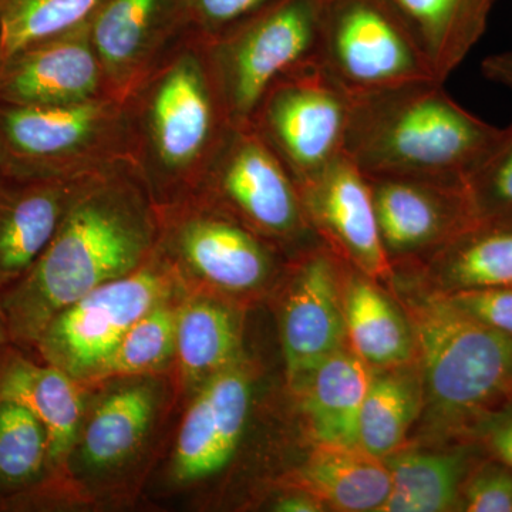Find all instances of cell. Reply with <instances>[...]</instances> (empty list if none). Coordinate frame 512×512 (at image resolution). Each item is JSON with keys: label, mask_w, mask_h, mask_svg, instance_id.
<instances>
[{"label": "cell", "mask_w": 512, "mask_h": 512, "mask_svg": "<svg viewBox=\"0 0 512 512\" xmlns=\"http://www.w3.org/2000/svg\"><path fill=\"white\" fill-rule=\"evenodd\" d=\"M157 239L153 214L133 187L82 185L32 268L0 292L10 343L32 355L53 316L146 265Z\"/></svg>", "instance_id": "6da1fadb"}, {"label": "cell", "mask_w": 512, "mask_h": 512, "mask_svg": "<svg viewBox=\"0 0 512 512\" xmlns=\"http://www.w3.org/2000/svg\"><path fill=\"white\" fill-rule=\"evenodd\" d=\"M434 79L352 94L345 154L366 175L466 178L503 136Z\"/></svg>", "instance_id": "7a4b0ae2"}, {"label": "cell", "mask_w": 512, "mask_h": 512, "mask_svg": "<svg viewBox=\"0 0 512 512\" xmlns=\"http://www.w3.org/2000/svg\"><path fill=\"white\" fill-rule=\"evenodd\" d=\"M394 271L423 377L427 433H453L476 423L512 394V338L450 302L446 293L426 289L421 276ZM420 416V417H421Z\"/></svg>", "instance_id": "3957f363"}, {"label": "cell", "mask_w": 512, "mask_h": 512, "mask_svg": "<svg viewBox=\"0 0 512 512\" xmlns=\"http://www.w3.org/2000/svg\"><path fill=\"white\" fill-rule=\"evenodd\" d=\"M87 386L79 434L57 483L60 507H103L131 497L180 399L173 373Z\"/></svg>", "instance_id": "277c9868"}, {"label": "cell", "mask_w": 512, "mask_h": 512, "mask_svg": "<svg viewBox=\"0 0 512 512\" xmlns=\"http://www.w3.org/2000/svg\"><path fill=\"white\" fill-rule=\"evenodd\" d=\"M180 288L173 266L158 249L133 274L99 286L53 316L32 355L80 383H93L127 330Z\"/></svg>", "instance_id": "5b68a950"}, {"label": "cell", "mask_w": 512, "mask_h": 512, "mask_svg": "<svg viewBox=\"0 0 512 512\" xmlns=\"http://www.w3.org/2000/svg\"><path fill=\"white\" fill-rule=\"evenodd\" d=\"M316 62L350 94L437 80L389 0H322Z\"/></svg>", "instance_id": "8992f818"}, {"label": "cell", "mask_w": 512, "mask_h": 512, "mask_svg": "<svg viewBox=\"0 0 512 512\" xmlns=\"http://www.w3.org/2000/svg\"><path fill=\"white\" fill-rule=\"evenodd\" d=\"M322 0H274L225 30L218 63L232 126H248L279 79L316 62Z\"/></svg>", "instance_id": "52a82bcc"}, {"label": "cell", "mask_w": 512, "mask_h": 512, "mask_svg": "<svg viewBox=\"0 0 512 512\" xmlns=\"http://www.w3.org/2000/svg\"><path fill=\"white\" fill-rule=\"evenodd\" d=\"M350 110L352 94L312 62L279 79L249 124L301 184L345 154Z\"/></svg>", "instance_id": "ba28073f"}, {"label": "cell", "mask_w": 512, "mask_h": 512, "mask_svg": "<svg viewBox=\"0 0 512 512\" xmlns=\"http://www.w3.org/2000/svg\"><path fill=\"white\" fill-rule=\"evenodd\" d=\"M269 242L228 210H201L180 218L158 249L185 291L212 293L248 308L278 279Z\"/></svg>", "instance_id": "9c48e42d"}, {"label": "cell", "mask_w": 512, "mask_h": 512, "mask_svg": "<svg viewBox=\"0 0 512 512\" xmlns=\"http://www.w3.org/2000/svg\"><path fill=\"white\" fill-rule=\"evenodd\" d=\"M254 380L244 356L188 397L165 468L168 487L192 491L227 470L247 431Z\"/></svg>", "instance_id": "30bf717a"}, {"label": "cell", "mask_w": 512, "mask_h": 512, "mask_svg": "<svg viewBox=\"0 0 512 512\" xmlns=\"http://www.w3.org/2000/svg\"><path fill=\"white\" fill-rule=\"evenodd\" d=\"M279 338L289 389L349 346L342 301V261L318 242L292 265L279 295Z\"/></svg>", "instance_id": "8fae6325"}, {"label": "cell", "mask_w": 512, "mask_h": 512, "mask_svg": "<svg viewBox=\"0 0 512 512\" xmlns=\"http://www.w3.org/2000/svg\"><path fill=\"white\" fill-rule=\"evenodd\" d=\"M218 170L225 210L262 237L282 244L318 239L295 178L251 126L235 127Z\"/></svg>", "instance_id": "7c38bea8"}, {"label": "cell", "mask_w": 512, "mask_h": 512, "mask_svg": "<svg viewBox=\"0 0 512 512\" xmlns=\"http://www.w3.org/2000/svg\"><path fill=\"white\" fill-rule=\"evenodd\" d=\"M367 180L393 268L423 262L477 222L464 183L394 175Z\"/></svg>", "instance_id": "4fadbf2b"}, {"label": "cell", "mask_w": 512, "mask_h": 512, "mask_svg": "<svg viewBox=\"0 0 512 512\" xmlns=\"http://www.w3.org/2000/svg\"><path fill=\"white\" fill-rule=\"evenodd\" d=\"M298 187L319 241L346 265L392 284L394 268L380 238L369 180L359 165L342 154Z\"/></svg>", "instance_id": "5bb4252c"}, {"label": "cell", "mask_w": 512, "mask_h": 512, "mask_svg": "<svg viewBox=\"0 0 512 512\" xmlns=\"http://www.w3.org/2000/svg\"><path fill=\"white\" fill-rule=\"evenodd\" d=\"M103 104L0 103V174L20 181L55 180L60 161L87 146L106 121Z\"/></svg>", "instance_id": "9a60e30c"}, {"label": "cell", "mask_w": 512, "mask_h": 512, "mask_svg": "<svg viewBox=\"0 0 512 512\" xmlns=\"http://www.w3.org/2000/svg\"><path fill=\"white\" fill-rule=\"evenodd\" d=\"M99 56L90 22L26 47L0 62V103L64 106L93 100L99 87Z\"/></svg>", "instance_id": "2e32d148"}, {"label": "cell", "mask_w": 512, "mask_h": 512, "mask_svg": "<svg viewBox=\"0 0 512 512\" xmlns=\"http://www.w3.org/2000/svg\"><path fill=\"white\" fill-rule=\"evenodd\" d=\"M87 390V384L12 343L0 352V400L22 404L46 427L56 490L79 434Z\"/></svg>", "instance_id": "e0dca14e"}, {"label": "cell", "mask_w": 512, "mask_h": 512, "mask_svg": "<svg viewBox=\"0 0 512 512\" xmlns=\"http://www.w3.org/2000/svg\"><path fill=\"white\" fill-rule=\"evenodd\" d=\"M247 306L222 296L185 291L178 309L174 379L188 399L211 377L244 357Z\"/></svg>", "instance_id": "ac0fdd59"}, {"label": "cell", "mask_w": 512, "mask_h": 512, "mask_svg": "<svg viewBox=\"0 0 512 512\" xmlns=\"http://www.w3.org/2000/svg\"><path fill=\"white\" fill-rule=\"evenodd\" d=\"M9 180L0 178V292L32 268L82 187L63 178Z\"/></svg>", "instance_id": "d6986e66"}, {"label": "cell", "mask_w": 512, "mask_h": 512, "mask_svg": "<svg viewBox=\"0 0 512 512\" xmlns=\"http://www.w3.org/2000/svg\"><path fill=\"white\" fill-rule=\"evenodd\" d=\"M342 301L349 346L372 370L417 360L403 306L383 284L342 262Z\"/></svg>", "instance_id": "ffe728a7"}, {"label": "cell", "mask_w": 512, "mask_h": 512, "mask_svg": "<svg viewBox=\"0 0 512 512\" xmlns=\"http://www.w3.org/2000/svg\"><path fill=\"white\" fill-rule=\"evenodd\" d=\"M372 369L350 346L338 350L293 390L315 444L359 447V421Z\"/></svg>", "instance_id": "44dd1931"}, {"label": "cell", "mask_w": 512, "mask_h": 512, "mask_svg": "<svg viewBox=\"0 0 512 512\" xmlns=\"http://www.w3.org/2000/svg\"><path fill=\"white\" fill-rule=\"evenodd\" d=\"M46 427L22 404L0 400V511L56 508Z\"/></svg>", "instance_id": "7402d4cb"}, {"label": "cell", "mask_w": 512, "mask_h": 512, "mask_svg": "<svg viewBox=\"0 0 512 512\" xmlns=\"http://www.w3.org/2000/svg\"><path fill=\"white\" fill-rule=\"evenodd\" d=\"M214 121V103L201 67L192 60L178 63L153 103V133L161 160L170 168L197 160L210 141Z\"/></svg>", "instance_id": "603a6c76"}, {"label": "cell", "mask_w": 512, "mask_h": 512, "mask_svg": "<svg viewBox=\"0 0 512 512\" xmlns=\"http://www.w3.org/2000/svg\"><path fill=\"white\" fill-rule=\"evenodd\" d=\"M332 510L380 512L390 493L389 467L360 447L315 444L289 480Z\"/></svg>", "instance_id": "cb8c5ba5"}, {"label": "cell", "mask_w": 512, "mask_h": 512, "mask_svg": "<svg viewBox=\"0 0 512 512\" xmlns=\"http://www.w3.org/2000/svg\"><path fill=\"white\" fill-rule=\"evenodd\" d=\"M441 292L512 288V221H477L413 265Z\"/></svg>", "instance_id": "d4e9b609"}, {"label": "cell", "mask_w": 512, "mask_h": 512, "mask_svg": "<svg viewBox=\"0 0 512 512\" xmlns=\"http://www.w3.org/2000/svg\"><path fill=\"white\" fill-rule=\"evenodd\" d=\"M441 83L480 42L498 0H389Z\"/></svg>", "instance_id": "484cf974"}, {"label": "cell", "mask_w": 512, "mask_h": 512, "mask_svg": "<svg viewBox=\"0 0 512 512\" xmlns=\"http://www.w3.org/2000/svg\"><path fill=\"white\" fill-rule=\"evenodd\" d=\"M389 467V497L380 512H446L460 510L461 491L467 478V451L397 450L384 458Z\"/></svg>", "instance_id": "4316f807"}, {"label": "cell", "mask_w": 512, "mask_h": 512, "mask_svg": "<svg viewBox=\"0 0 512 512\" xmlns=\"http://www.w3.org/2000/svg\"><path fill=\"white\" fill-rule=\"evenodd\" d=\"M185 18H190V0H106L90 20V37L100 63L119 76L136 66L161 33Z\"/></svg>", "instance_id": "83f0119b"}, {"label": "cell", "mask_w": 512, "mask_h": 512, "mask_svg": "<svg viewBox=\"0 0 512 512\" xmlns=\"http://www.w3.org/2000/svg\"><path fill=\"white\" fill-rule=\"evenodd\" d=\"M423 377L417 360L372 370L359 421V447L377 458L406 446L423 410Z\"/></svg>", "instance_id": "f1b7e54d"}, {"label": "cell", "mask_w": 512, "mask_h": 512, "mask_svg": "<svg viewBox=\"0 0 512 512\" xmlns=\"http://www.w3.org/2000/svg\"><path fill=\"white\" fill-rule=\"evenodd\" d=\"M184 288L154 305L127 330L93 383L113 377L174 375L177 319Z\"/></svg>", "instance_id": "f546056e"}, {"label": "cell", "mask_w": 512, "mask_h": 512, "mask_svg": "<svg viewBox=\"0 0 512 512\" xmlns=\"http://www.w3.org/2000/svg\"><path fill=\"white\" fill-rule=\"evenodd\" d=\"M106 0H0V57L86 25Z\"/></svg>", "instance_id": "4dcf8cb0"}, {"label": "cell", "mask_w": 512, "mask_h": 512, "mask_svg": "<svg viewBox=\"0 0 512 512\" xmlns=\"http://www.w3.org/2000/svg\"><path fill=\"white\" fill-rule=\"evenodd\" d=\"M464 184L477 221H512V124Z\"/></svg>", "instance_id": "1f68e13d"}, {"label": "cell", "mask_w": 512, "mask_h": 512, "mask_svg": "<svg viewBox=\"0 0 512 512\" xmlns=\"http://www.w3.org/2000/svg\"><path fill=\"white\" fill-rule=\"evenodd\" d=\"M461 510L512 512V470L498 460L467 476L461 491Z\"/></svg>", "instance_id": "d6a6232c"}, {"label": "cell", "mask_w": 512, "mask_h": 512, "mask_svg": "<svg viewBox=\"0 0 512 512\" xmlns=\"http://www.w3.org/2000/svg\"><path fill=\"white\" fill-rule=\"evenodd\" d=\"M471 318L512 338V288H481L444 292Z\"/></svg>", "instance_id": "836d02e7"}, {"label": "cell", "mask_w": 512, "mask_h": 512, "mask_svg": "<svg viewBox=\"0 0 512 512\" xmlns=\"http://www.w3.org/2000/svg\"><path fill=\"white\" fill-rule=\"evenodd\" d=\"M274 0H190V18L212 32H225Z\"/></svg>", "instance_id": "e575fe53"}, {"label": "cell", "mask_w": 512, "mask_h": 512, "mask_svg": "<svg viewBox=\"0 0 512 512\" xmlns=\"http://www.w3.org/2000/svg\"><path fill=\"white\" fill-rule=\"evenodd\" d=\"M477 436L491 453L512 470V409H494L474 423Z\"/></svg>", "instance_id": "d590c367"}, {"label": "cell", "mask_w": 512, "mask_h": 512, "mask_svg": "<svg viewBox=\"0 0 512 512\" xmlns=\"http://www.w3.org/2000/svg\"><path fill=\"white\" fill-rule=\"evenodd\" d=\"M271 510L276 512H318L325 511V504L315 495L295 485H285V491L275 498Z\"/></svg>", "instance_id": "8d00e7d4"}, {"label": "cell", "mask_w": 512, "mask_h": 512, "mask_svg": "<svg viewBox=\"0 0 512 512\" xmlns=\"http://www.w3.org/2000/svg\"><path fill=\"white\" fill-rule=\"evenodd\" d=\"M481 70L488 80L501 84L512 92V49L488 56L481 64Z\"/></svg>", "instance_id": "74e56055"}, {"label": "cell", "mask_w": 512, "mask_h": 512, "mask_svg": "<svg viewBox=\"0 0 512 512\" xmlns=\"http://www.w3.org/2000/svg\"><path fill=\"white\" fill-rule=\"evenodd\" d=\"M10 343L8 326H6L5 315H3L2 306H0V352Z\"/></svg>", "instance_id": "f35d334b"}, {"label": "cell", "mask_w": 512, "mask_h": 512, "mask_svg": "<svg viewBox=\"0 0 512 512\" xmlns=\"http://www.w3.org/2000/svg\"><path fill=\"white\" fill-rule=\"evenodd\" d=\"M0 62H2V57H0Z\"/></svg>", "instance_id": "ab89813d"}]
</instances>
